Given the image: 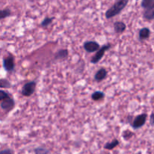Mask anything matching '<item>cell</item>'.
Instances as JSON below:
<instances>
[{"instance_id":"1","label":"cell","mask_w":154,"mask_h":154,"mask_svg":"<svg viewBox=\"0 0 154 154\" xmlns=\"http://www.w3.org/2000/svg\"><path fill=\"white\" fill-rule=\"evenodd\" d=\"M129 0H117L116 2L105 12V17L111 19L120 14V12L126 7Z\"/></svg>"},{"instance_id":"2","label":"cell","mask_w":154,"mask_h":154,"mask_svg":"<svg viewBox=\"0 0 154 154\" xmlns=\"http://www.w3.org/2000/svg\"><path fill=\"white\" fill-rule=\"evenodd\" d=\"M0 107L5 113H8L12 111L15 107V102L13 96L10 94L8 96L1 100Z\"/></svg>"},{"instance_id":"3","label":"cell","mask_w":154,"mask_h":154,"mask_svg":"<svg viewBox=\"0 0 154 154\" xmlns=\"http://www.w3.org/2000/svg\"><path fill=\"white\" fill-rule=\"evenodd\" d=\"M111 48V43H108L106 44V45H103L102 47H101L100 49H99L98 51H96L95 55L92 57V59L90 60V63H91L92 64H96V63H99V62L102 60V57H104L105 52H106L107 51H108Z\"/></svg>"},{"instance_id":"4","label":"cell","mask_w":154,"mask_h":154,"mask_svg":"<svg viewBox=\"0 0 154 154\" xmlns=\"http://www.w3.org/2000/svg\"><path fill=\"white\" fill-rule=\"evenodd\" d=\"M36 86H37V84L35 81H29V82L26 83L22 87L21 94L26 97H29L32 95L34 94V93L35 92Z\"/></svg>"},{"instance_id":"5","label":"cell","mask_w":154,"mask_h":154,"mask_svg":"<svg viewBox=\"0 0 154 154\" xmlns=\"http://www.w3.org/2000/svg\"><path fill=\"white\" fill-rule=\"evenodd\" d=\"M147 114L146 113H143V114H139V115L136 116L134 117L132 122H131L130 124L131 126L134 129H138L141 128L142 126H144V124L147 122Z\"/></svg>"},{"instance_id":"6","label":"cell","mask_w":154,"mask_h":154,"mask_svg":"<svg viewBox=\"0 0 154 154\" xmlns=\"http://www.w3.org/2000/svg\"><path fill=\"white\" fill-rule=\"evenodd\" d=\"M3 67L7 72H12L14 70L15 60L13 55L9 54L8 55L5 57L2 60Z\"/></svg>"},{"instance_id":"7","label":"cell","mask_w":154,"mask_h":154,"mask_svg":"<svg viewBox=\"0 0 154 154\" xmlns=\"http://www.w3.org/2000/svg\"><path fill=\"white\" fill-rule=\"evenodd\" d=\"M84 48L87 53H93L100 49V45L95 41H87L84 43Z\"/></svg>"},{"instance_id":"8","label":"cell","mask_w":154,"mask_h":154,"mask_svg":"<svg viewBox=\"0 0 154 154\" xmlns=\"http://www.w3.org/2000/svg\"><path fill=\"white\" fill-rule=\"evenodd\" d=\"M107 75H108V71L105 68H101L95 74L94 79L97 82H101L106 78Z\"/></svg>"},{"instance_id":"9","label":"cell","mask_w":154,"mask_h":154,"mask_svg":"<svg viewBox=\"0 0 154 154\" xmlns=\"http://www.w3.org/2000/svg\"><path fill=\"white\" fill-rule=\"evenodd\" d=\"M150 29L148 27H143L139 30V34H138V39L141 42H143L144 40L148 39L150 36Z\"/></svg>"},{"instance_id":"10","label":"cell","mask_w":154,"mask_h":154,"mask_svg":"<svg viewBox=\"0 0 154 154\" xmlns=\"http://www.w3.org/2000/svg\"><path fill=\"white\" fill-rule=\"evenodd\" d=\"M114 29L116 34H122L126 29V25L123 21H116L114 23Z\"/></svg>"},{"instance_id":"11","label":"cell","mask_w":154,"mask_h":154,"mask_svg":"<svg viewBox=\"0 0 154 154\" xmlns=\"http://www.w3.org/2000/svg\"><path fill=\"white\" fill-rule=\"evenodd\" d=\"M143 17L147 20H154V5L144 9V12H143Z\"/></svg>"},{"instance_id":"12","label":"cell","mask_w":154,"mask_h":154,"mask_svg":"<svg viewBox=\"0 0 154 154\" xmlns=\"http://www.w3.org/2000/svg\"><path fill=\"white\" fill-rule=\"evenodd\" d=\"M69 57V51L67 49H61L57 51L54 55L55 60H64Z\"/></svg>"},{"instance_id":"13","label":"cell","mask_w":154,"mask_h":154,"mask_svg":"<svg viewBox=\"0 0 154 154\" xmlns=\"http://www.w3.org/2000/svg\"><path fill=\"white\" fill-rule=\"evenodd\" d=\"M119 144H120L119 141L115 138V139L112 140L111 142H107L106 144H105V146H104V149H105V150H113V149L115 148V147H117V146L119 145Z\"/></svg>"},{"instance_id":"14","label":"cell","mask_w":154,"mask_h":154,"mask_svg":"<svg viewBox=\"0 0 154 154\" xmlns=\"http://www.w3.org/2000/svg\"><path fill=\"white\" fill-rule=\"evenodd\" d=\"M105 95L103 92L102 91H96L91 95V99L95 102H98V101L102 100L105 98Z\"/></svg>"},{"instance_id":"15","label":"cell","mask_w":154,"mask_h":154,"mask_svg":"<svg viewBox=\"0 0 154 154\" xmlns=\"http://www.w3.org/2000/svg\"><path fill=\"white\" fill-rule=\"evenodd\" d=\"M54 20V17H45V19L42 21V23H41V26L43 27V28H47L48 26H50L51 23H52Z\"/></svg>"},{"instance_id":"16","label":"cell","mask_w":154,"mask_h":154,"mask_svg":"<svg viewBox=\"0 0 154 154\" xmlns=\"http://www.w3.org/2000/svg\"><path fill=\"white\" fill-rule=\"evenodd\" d=\"M11 87L10 81L5 78H2L0 80V88L1 89H9Z\"/></svg>"},{"instance_id":"17","label":"cell","mask_w":154,"mask_h":154,"mask_svg":"<svg viewBox=\"0 0 154 154\" xmlns=\"http://www.w3.org/2000/svg\"><path fill=\"white\" fill-rule=\"evenodd\" d=\"M11 15V11L9 8H4L2 9L0 11V19L3 20L6 17H8Z\"/></svg>"},{"instance_id":"18","label":"cell","mask_w":154,"mask_h":154,"mask_svg":"<svg viewBox=\"0 0 154 154\" xmlns=\"http://www.w3.org/2000/svg\"><path fill=\"white\" fill-rule=\"evenodd\" d=\"M154 5V0H141V6L144 9L147 8Z\"/></svg>"},{"instance_id":"19","label":"cell","mask_w":154,"mask_h":154,"mask_svg":"<svg viewBox=\"0 0 154 154\" xmlns=\"http://www.w3.org/2000/svg\"><path fill=\"white\" fill-rule=\"evenodd\" d=\"M34 152L35 154H48L49 153V150L45 147H38L34 149Z\"/></svg>"},{"instance_id":"20","label":"cell","mask_w":154,"mask_h":154,"mask_svg":"<svg viewBox=\"0 0 154 154\" xmlns=\"http://www.w3.org/2000/svg\"><path fill=\"white\" fill-rule=\"evenodd\" d=\"M132 136H134V133L132 132L129 130H125L123 131V138H124L125 140L128 141V140L131 139L132 138Z\"/></svg>"},{"instance_id":"21","label":"cell","mask_w":154,"mask_h":154,"mask_svg":"<svg viewBox=\"0 0 154 154\" xmlns=\"http://www.w3.org/2000/svg\"><path fill=\"white\" fill-rule=\"evenodd\" d=\"M0 154H13V151L11 149H5V150H1Z\"/></svg>"},{"instance_id":"22","label":"cell","mask_w":154,"mask_h":154,"mask_svg":"<svg viewBox=\"0 0 154 154\" xmlns=\"http://www.w3.org/2000/svg\"><path fill=\"white\" fill-rule=\"evenodd\" d=\"M150 123L152 126H154V113H152L150 117Z\"/></svg>"},{"instance_id":"23","label":"cell","mask_w":154,"mask_h":154,"mask_svg":"<svg viewBox=\"0 0 154 154\" xmlns=\"http://www.w3.org/2000/svg\"><path fill=\"white\" fill-rule=\"evenodd\" d=\"M153 40H154V38H153Z\"/></svg>"}]
</instances>
